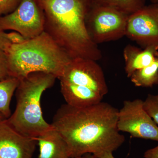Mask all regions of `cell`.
I'll return each instance as SVG.
<instances>
[{"instance_id":"6da1fadb","label":"cell","mask_w":158,"mask_h":158,"mask_svg":"<svg viewBox=\"0 0 158 158\" xmlns=\"http://www.w3.org/2000/svg\"><path fill=\"white\" fill-rule=\"evenodd\" d=\"M118 112L102 101L82 108L65 104L57 110L51 124L67 144L71 158L89 153L98 158L113 153L124 142L117 128Z\"/></svg>"},{"instance_id":"7a4b0ae2","label":"cell","mask_w":158,"mask_h":158,"mask_svg":"<svg viewBox=\"0 0 158 158\" xmlns=\"http://www.w3.org/2000/svg\"><path fill=\"white\" fill-rule=\"evenodd\" d=\"M37 1L44 13V32L72 59H101V51L90 38L86 27L93 0Z\"/></svg>"},{"instance_id":"3957f363","label":"cell","mask_w":158,"mask_h":158,"mask_svg":"<svg viewBox=\"0 0 158 158\" xmlns=\"http://www.w3.org/2000/svg\"><path fill=\"white\" fill-rule=\"evenodd\" d=\"M4 52L9 76L19 81L37 72L58 78L72 59L45 32L21 44H11Z\"/></svg>"},{"instance_id":"277c9868","label":"cell","mask_w":158,"mask_h":158,"mask_svg":"<svg viewBox=\"0 0 158 158\" xmlns=\"http://www.w3.org/2000/svg\"><path fill=\"white\" fill-rule=\"evenodd\" d=\"M56 78L50 74L37 72L20 80L15 91L16 108L6 118L19 132L36 139L53 129L44 118L40 100L43 93L54 85Z\"/></svg>"},{"instance_id":"5b68a950","label":"cell","mask_w":158,"mask_h":158,"mask_svg":"<svg viewBox=\"0 0 158 158\" xmlns=\"http://www.w3.org/2000/svg\"><path fill=\"white\" fill-rule=\"evenodd\" d=\"M129 16L112 8L93 5L86 21L90 38L97 45L120 39L125 36Z\"/></svg>"},{"instance_id":"8992f818","label":"cell","mask_w":158,"mask_h":158,"mask_svg":"<svg viewBox=\"0 0 158 158\" xmlns=\"http://www.w3.org/2000/svg\"><path fill=\"white\" fill-rule=\"evenodd\" d=\"M44 15L37 0H22L10 14L0 17V29L16 31L27 39L44 32Z\"/></svg>"},{"instance_id":"52a82bcc","label":"cell","mask_w":158,"mask_h":158,"mask_svg":"<svg viewBox=\"0 0 158 158\" xmlns=\"http://www.w3.org/2000/svg\"><path fill=\"white\" fill-rule=\"evenodd\" d=\"M117 128L133 138L158 142V126L144 110L140 99L125 101L118 110Z\"/></svg>"},{"instance_id":"ba28073f","label":"cell","mask_w":158,"mask_h":158,"mask_svg":"<svg viewBox=\"0 0 158 158\" xmlns=\"http://www.w3.org/2000/svg\"><path fill=\"white\" fill-rule=\"evenodd\" d=\"M58 79L60 84L91 89L103 97L109 92L102 69L96 61L92 59H72Z\"/></svg>"},{"instance_id":"9c48e42d","label":"cell","mask_w":158,"mask_h":158,"mask_svg":"<svg viewBox=\"0 0 158 158\" xmlns=\"http://www.w3.org/2000/svg\"><path fill=\"white\" fill-rule=\"evenodd\" d=\"M125 36L144 48L158 47V3L145 6L130 15Z\"/></svg>"},{"instance_id":"30bf717a","label":"cell","mask_w":158,"mask_h":158,"mask_svg":"<svg viewBox=\"0 0 158 158\" xmlns=\"http://www.w3.org/2000/svg\"><path fill=\"white\" fill-rule=\"evenodd\" d=\"M37 143L15 129L6 118L0 121V158H32Z\"/></svg>"},{"instance_id":"8fae6325","label":"cell","mask_w":158,"mask_h":158,"mask_svg":"<svg viewBox=\"0 0 158 158\" xmlns=\"http://www.w3.org/2000/svg\"><path fill=\"white\" fill-rule=\"evenodd\" d=\"M158 47L152 46L142 50L135 46L127 45L123 50L125 70L128 77L135 71L147 67L152 64L156 59Z\"/></svg>"},{"instance_id":"7c38bea8","label":"cell","mask_w":158,"mask_h":158,"mask_svg":"<svg viewBox=\"0 0 158 158\" xmlns=\"http://www.w3.org/2000/svg\"><path fill=\"white\" fill-rule=\"evenodd\" d=\"M36 140L39 148L38 158H71L67 144L54 128Z\"/></svg>"},{"instance_id":"4fadbf2b","label":"cell","mask_w":158,"mask_h":158,"mask_svg":"<svg viewBox=\"0 0 158 158\" xmlns=\"http://www.w3.org/2000/svg\"><path fill=\"white\" fill-rule=\"evenodd\" d=\"M61 92L66 104L75 107H86L102 101L103 97L96 91L69 84H60Z\"/></svg>"},{"instance_id":"5bb4252c","label":"cell","mask_w":158,"mask_h":158,"mask_svg":"<svg viewBox=\"0 0 158 158\" xmlns=\"http://www.w3.org/2000/svg\"><path fill=\"white\" fill-rule=\"evenodd\" d=\"M19 83V79L12 77L0 80V113L6 118L11 116L10 103Z\"/></svg>"},{"instance_id":"9a60e30c","label":"cell","mask_w":158,"mask_h":158,"mask_svg":"<svg viewBox=\"0 0 158 158\" xmlns=\"http://www.w3.org/2000/svg\"><path fill=\"white\" fill-rule=\"evenodd\" d=\"M136 87L149 88L158 85V58L147 67L135 71L130 77Z\"/></svg>"},{"instance_id":"2e32d148","label":"cell","mask_w":158,"mask_h":158,"mask_svg":"<svg viewBox=\"0 0 158 158\" xmlns=\"http://www.w3.org/2000/svg\"><path fill=\"white\" fill-rule=\"evenodd\" d=\"M146 0H93L94 6L112 8L128 15L135 13L145 6Z\"/></svg>"},{"instance_id":"e0dca14e","label":"cell","mask_w":158,"mask_h":158,"mask_svg":"<svg viewBox=\"0 0 158 158\" xmlns=\"http://www.w3.org/2000/svg\"><path fill=\"white\" fill-rule=\"evenodd\" d=\"M145 111L158 126V94H149L143 101Z\"/></svg>"},{"instance_id":"ac0fdd59","label":"cell","mask_w":158,"mask_h":158,"mask_svg":"<svg viewBox=\"0 0 158 158\" xmlns=\"http://www.w3.org/2000/svg\"><path fill=\"white\" fill-rule=\"evenodd\" d=\"M22 0H0V17L13 12Z\"/></svg>"},{"instance_id":"d6986e66","label":"cell","mask_w":158,"mask_h":158,"mask_svg":"<svg viewBox=\"0 0 158 158\" xmlns=\"http://www.w3.org/2000/svg\"><path fill=\"white\" fill-rule=\"evenodd\" d=\"M9 77L6 53L2 50L0 49V80H4Z\"/></svg>"},{"instance_id":"ffe728a7","label":"cell","mask_w":158,"mask_h":158,"mask_svg":"<svg viewBox=\"0 0 158 158\" xmlns=\"http://www.w3.org/2000/svg\"><path fill=\"white\" fill-rule=\"evenodd\" d=\"M6 37L12 44H21L27 40L19 32L14 31L6 33Z\"/></svg>"},{"instance_id":"44dd1931","label":"cell","mask_w":158,"mask_h":158,"mask_svg":"<svg viewBox=\"0 0 158 158\" xmlns=\"http://www.w3.org/2000/svg\"><path fill=\"white\" fill-rule=\"evenodd\" d=\"M11 44L6 37V33L0 29V49L6 51Z\"/></svg>"},{"instance_id":"7402d4cb","label":"cell","mask_w":158,"mask_h":158,"mask_svg":"<svg viewBox=\"0 0 158 158\" xmlns=\"http://www.w3.org/2000/svg\"><path fill=\"white\" fill-rule=\"evenodd\" d=\"M144 158H158V145L144 152Z\"/></svg>"},{"instance_id":"603a6c76","label":"cell","mask_w":158,"mask_h":158,"mask_svg":"<svg viewBox=\"0 0 158 158\" xmlns=\"http://www.w3.org/2000/svg\"><path fill=\"white\" fill-rule=\"evenodd\" d=\"M98 158H115L113 155V152H106Z\"/></svg>"},{"instance_id":"cb8c5ba5","label":"cell","mask_w":158,"mask_h":158,"mask_svg":"<svg viewBox=\"0 0 158 158\" xmlns=\"http://www.w3.org/2000/svg\"><path fill=\"white\" fill-rule=\"evenodd\" d=\"M75 158H95L94 156L91 154H86L84 155Z\"/></svg>"},{"instance_id":"d4e9b609","label":"cell","mask_w":158,"mask_h":158,"mask_svg":"<svg viewBox=\"0 0 158 158\" xmlns=\"http://www.w3.org/2000/svg\"><path fill=\"white\" fill-rule=\"evenodd\" d=\"M6 119V118L4 117V116L1 113H0V121H2V120H4V119Z\"/></svg>"},{"instance_id":"484cf974","label":"cell","mask_w":158,"mask_h":158,"mask_svg":"<svg viewBox=\"0 0 158 158\" xmlns=\"http://www.w3.org/2000/svg\"><path fill=\"white\" fill-rule=\"evenodd\" d=\"M153 4H157L158 3V0H151Z\"/></svg>"},{"instance_id":"4316f807","label":"cell","mask_w":158,"mask_h":158,"mask_svg":"<svg viewBox=\"0 0 158 158\" xmlns=\"http://www.w3.org/2000/svg\"><path fill=\"white\" fill-rule=\"evenodd\" d=\"M156 57H157L158 58V51L156 53Z\"/></svg>"}]
</instances>
